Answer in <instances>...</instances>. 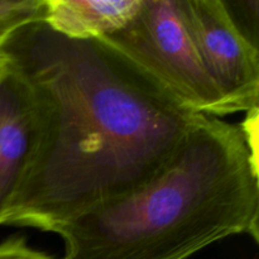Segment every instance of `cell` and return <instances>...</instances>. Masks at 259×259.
<instances>
[{"mask_svg": "<svg viewBox=\"0 0 259 259\" xmlns=\"http://www.w3.org/2000/svg\"><path fill=\"white\" fill-rule=\"evenodd\" d=\"M0 259H58L29 247L25 237H10L0 243Z\"/></svg>", "mask_w": 259, "mask_h": 259, "instance_id": "cell-8", "label": "cell"}, {"mask_svg": "<svg viewBox=\"0 0 259 259\" xmlns=\"http://www.w3.org/2000/svg\"><path fill=\"white\" fill-rule=\"evenodd\" d=\"M176 3L205 70L235 113L258 109V47L240 32L224 0Z\"/></svg>", "mask_w": 259, "mask_h": 259, "instance_id": "cell-4", "label": "cell"}, {"mask_svg": "<svg viewBox=\"0 0 259 259\" xmlns=\"http://www.w3.org/2000/svg\"><path fill=\"white\" fill-rule=\"evenodd\" d=\"M2 53L29 85L38 128L4 225L53 233L138 189L200 115L100 39H68L38 22L15 32Z\"/></svg>", "mask_w": 259, "mask_h": 259, "instance_id": "cell-1", "label": "cell"}, {"mask_svg": "<svg viewBox=\"0 0 259 259\" xmlns=\"http://www.w3.org/2000/svg\"><path fill=\"white\" fill-rule=\"evenodd\" d=\"M37 133L32 91L24 76L7 57L0 73V225H4L29 168Z\"/></svg>", "mask_w": 259, "mask_h": 259, "instance_id": "cell-5", "label": "cell"}, {"mask_svg": "<svg viewBox=\"0 0 259 259\" xmlns=\"http://www.w3.org/2000/svg\"><path fill=\"white\" fill-rule=\"evenodd\" d=\"M259 175L242 126L200 114L147 184L53 230L60 259H187L233 235L258 242Z\"/></svg>", "mask_w": 259, "mask_h": 259, "instance_id": "cell-2", "label": "cell"}, {"mask_svg": "<svg viewBox=\"0 0 259 259\" xmlns=\"http://www.w3.org/2000/svg\"><path fill=\"white\" fill-rule=\"evenodd\" d=\"M4 56H5V55H4ZM5 65H7V61H5V62H4V65H2V66H0V73H2V72H3V70H4Z\"/></svg>", "mask_w": 259, "mask_h": 259, "instance_id": "cell-10", "label": "cell"}, {"mask_svg": "<svg viewBox=\"0 0 259 259\" xmlns=\"http://www.w3.org/2000/svg\"><path fill=\"white\" fill-rule=\"evenodd\" d=\"M38 22H43V0H0V55L15 32Z\"/></svg>", "mask_w": 259, "mask_h": 259, "instance_id": "cell-7", "label": "cell"}, {"mask_svg": "<svg viewBox=\"0 0 259 259\" xmlns=\"http://www.w3.org/2000/svg\"><path fill=\"white\" fill-rule=\"evenodd\" d=\"M100 40L186 108L218 118L235 113L205 70L176 0H142L125 27Z\"/></svg>", "mask_w": 259, "mask_h": 259, "instance_id": "cell-3", "label": "cell"}, {"mask_svg": "<svg viewBox=\"0 0 259 259\" xmlns=\"http://www.w3.org/2000/svg\"><path fill=\"white\" fill-rule=\"evenodd\" d=\"M142 0H43V23L68 39H100L125 27Z\"/></svg>", "mask_w": 259, "mask_h": 259, "instance_id": "cell-6", "label": "cell"}, {"mask_svg": "<svg viewBox=\"0 0 259 259\" xmlns=\"http://www.w3.org/2000/svg\"><path fill=\"white\" fill-rule=\"evenodd\" d=\"M5 61H7V57H5V56L2 53V55H0V66L4 65Z\"/></svg>", "mask_w": 259, "mask_h": 259, "instance_id": "cell-9", "label": "cell"}]
</instances>
